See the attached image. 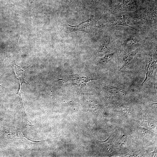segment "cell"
Segmentation results:
<instances>
[{
  "mask_svg": "<svg viewBox=\"0 0 157 157\" xmlns=\"http://www.w3.org/2000/svg\"><path fill=\"white\" fill-rule=\"evenodd\" d=\"M120 6L116 9L117 12L130 10L135 6V0H121Z\"/></svg>",
  "mask_w": 157,
  "mask_h": 157,
  "instance_id": "4",
  "label": "cell"
},
{
  "mask_svg": "<svg viewBox=\"0 0 157 157\" xmlns=\"http://www.w3.org/2000/svg\"><path fill=\"white\" fill-rule=\"evenodd\" d=\"M111 43V40L110 38L107 37L104 38L98 49V52L99 53H101L106 51L108 49Z\"/></svg>",
  "mask_w": 157,
  "mask_h": 157,
  "instance_id": "9",
  "label": "cell"
},
{
  "mask_svg": "<svg viewBox=\"0 0 157 157\" xmlns=\"http://www.w3.org/2000/svg\"><path fill=\"white\" fill-rule=\"evenodd\" d=\"M157 52L156 50L154 53L151 54L149 56L146 66V77L142 85H144L147 80L151 77L156 71L157 68Z\"/></svg>",
  "mask_w": 157,
  "mask_h": 157,
  "instance_id": "2",
  "label": "cell"
},
{
  "mask_svg": "<svg viewBox=\"0 0 157 157\" xmlns=\"http://www.w3.org/2000/svg\"><path fill=\"white\" fill-rule=\"evenodd\" d=\"M108 25L109 26L115 25L125 26L133 28L127 23L126 18L124 16L111 19L108 22Z\"/></svg>",
  "mask_w": 157,
  "mask_h": 157,
  "instance_id": "5",
  "label": "cell"
},
{
  "mask_svg": "<svg viewBox=\"0 0 157 157\" xmlns=\"http://www.w3.org/2000/svg\"><path fill=\"white\" fill-rule=\"evenodd\" d=\"M66 27L69 33L76 31L85 32L88 34H91L94 32L97 27L96 22L92 16L87 20L76 26H71L66 23Z\"/></svg>",
  "mask_w": 157,
  "mask_h": 157,
  "instance_id": "1",
  "label": "cell"
},
{
  "mask_svg": "<svg viewBox=\"0 0 157 157\" xmlns=\"http://www.w3.org/2000/svg\"><path fill=\"white\" fill-rule=\"evenodd\" d=\"M104 88L114 94L123 96L126 94V92L124 90L113 86L108 85L105 87Z\"/></svg>",
  "mask_w": 157,
  "mask_h": 157,
  "instance_id": "7",
  "label": "cell"
},
{
  "mask_svg": "<svg viewBox=\"0 0 157 157\" xmlns=\"http://www.w3.org/2000/svg\"><path fill=\"white\" fill-rule=\"evenodd\" d=\"M20 35H19V38H18V40H17V43H18L19 40V38H20Z\"/></svg>",
  "mask_w": 157,
  "mask_h": 157,
  "instance_id": "11",
  "label": "cell"
},
{
  "mask_svg": "<svg viewBox=\"0 0 157 157\" xmlns=\"http://www.w3.org/2000/svg\"><path fill=\"white\" fill-rule=\"evenodd\" d=\"M115 54V52H114L106 55L99 59L98 64L101 65L107 64L112 59Z\"/></svg>",
  "mask_w": 157,
  "mask_h": 157,
  "instance_id": "8",
  "label": "cell"
},
{
  "mask_svg": "<svg viewBox=\"0 0 157 157\" xmlns=\"http://www.w3.org/2000/svg\"><path fill=\"white\" fill-rule=\"evenodd\" d=\"M138 52V50H135L123 58V64L120 69L121 70L125 69L128 66L136 56Z\"/></svg>",
  "mask_w": 157,
  "mask_h": 157,
  "instance_id": "6",
  "label": "cell"
},
{
  "mask_svg": "<svg viewBox=\"0 0 157 157\" xmlns=\"http://www.w3.org/2000/svg\"><path fill=\"white\" fill-rule=\"evenodd\" d=\"M13 69L14 71L16 77L20 82V89L18 93L16 94L19 95L20 96L21 100L22 99L21 97V94L22 92L21 91L22 84L23 83L27 84L25 82V76L24 74V70H23L21 68L16 64H12Z\"/></svg>",
  "mask_w": 157,
  "mask_h": 157,
  "instance_id": "3",
  "label": "cell"
},
{
  "mask_svg": "<svg viewBox=\"0 0 157 157\" xmlns=\"http://www.w3.org/2000/svg\"><path fill=\"white\" fill-rule=\"evenodd\" d=\"M138 42V40L130 37L125 40L123 42V44L126 45L132 46L137 43Z\"/></svg>",
  "mask_w": 157,
  "mask_h": 157,
  "instance_id": "10",
  "label": "cell"
}]
</instances>
